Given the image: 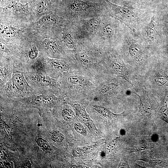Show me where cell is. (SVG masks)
<instances>
[{
	"instance_id": "obj_1",
	"label": "cell",
	"mask_w": 168,
	"mask_h": 168,
	"mask_svg": "<svg viewBox=\"0 0 168 168\" xmlns=\"http://www.w3.org/2000/svg\"><path fill=\"white\" fill-rule=\"evenodd\" d=\"M110 10L111 15L123 23L133 33L142 35L150 21L153 12L129 6H121L105 0Z\"/></svg>"
},
{
	"instance_id": "obj_2",
	"label": "cell",
	"mask_w": 168,
	"mask_h": 168,
	"mask_svg": "<svg viewBox=\"0 0 168 168\" xmlns=\"http://www.w3.org/2000/svg\"><path fill=\"white\" fill-rule=\"evenodd\" d=\"M4 88L7 91L18 94L26 93L32 89L26 82L23 73L17 71L13 72Z\"/></svg>"
},
{
	"instance_id": "obj_3",
	"label": "cell",
	"mask_w": 168,
	"mask_h": 168,
	"mask_svg": "<svg viewBox=\"0 0 168 168\" xmlns=\"http://www.w3.org/2000/svg\"><path fill=\"white\" fill-rule=\"evenodd\" d=\"M112 68L114 72L118 75L126 80H128V72L125 66L118 61H114L111 64Z\"/></svg>"
},
{
	"instance_id": "obj_4",
	"label": "cell",
	"mask_w": 168,
	"mask_h": 168,
	"mask_svg": "<svg viewBox=\"0 0 168 168\" xmlns=\"http://www.w3.org/2000/svg\"><path fill=\"white\" fill-rule=\"evenodd\" d=\"M32 80L40 85L44 87H48L52 85L51 78L45 74L38 72L32 76Z\"/></svg>"
},
{
	"instance_id": "obj_5",
	"label": "cell",
	"mask_w": 168,
	"mask_h": 168,
	"mask_svg": "<svg viewBox=\"0 0 168 168\" xmlns=\"http://www.w3.org/2000/svg\"><path fill=\"white\" fill-rule=\"evenodd\" d=\"M94 5L86 1L77 0L70 5L71 9L75 12H81L92 8Z\"/></svg>"
},
{
	"instance_id": "obj_6",
	"label": "cell",
	"mask_w": 168,
	"mask_h": 168,
	"mask_svg": "<svg viewBox=\"0 0 168 168\" xmlns=\"http://www.w3.org/2000/svg\"><path fill=\"white\" fill-rule=\"evenodd\" d=\"M46 61L50 66L57 70L64 72L68 70V66L64 63L59 60L47 58Z\"/></svg>"
},
{
	"instance_id": "obj_7",
	"label": "cell",
	"mask_w": 168,
	"mask_h": 168,
	"mask_svg": "<svg viewBox=\"0 0 168 168\" xmlns=\"http://www.w3.org/2000/svg\"><path fill=\"white\" fill-rule=\"evenodd\" d=\"M28 4H23L16 2H13L7 6L3 8L4 12H24L28 9Z\"/></svg>"
},
{
	"instance_id": "obj_8",
	"label": "cell",
	"mask_w": 168,
	"mask_h": 168,
	"mask_svg": "<svg viewBox=\"0 0 168 168\" xmlns=\"http://www.w3.org/2000/svg\"><path fill=\"white\" fill-rule=\"evenodd\" d=\"M56 22V18L52 13L43 16L39 21V24L44 27L52 26L55 25Z\"/></svg>"
},
{
	"instance_id": "obj_9",
	"label": "cell",
	"mask_w": 168,
	"mask_h": 168,
	"mask_svg": "<svg viewBox=\"0 0 168 168\" xmlns=\"http://www.w3.org/2000/svg\"><path fill=\"white\" fill-rule=\"evenodd\" d=\"M74 108L78 117L83 123L88 124L91 121L89 116L86 112L84 107L79 104H75Z\"/></svg>"
},
{
	"instance_id": "obj_10",
	"label": "cell",
	"mask_w": 168,
	"mask_h": 168,
	"mask_svg": "<svg viewBox=\"0 0 168 168\" xmlns=\"http://www.w3.org/2000/svg\"><path fill=\"white\" fill-rule=\"evenodd\" d=\"M143 94L141 96L137 95L139 97L141 104L140 106V110L142 113L144 114H150L151 111V108L149 103L147 100V95L145 94V92L143 91Z\"/></svg>"
},
{
	"instance_id": "obj_11",
	"label": "cell",
	"mask_w": 168,
	"mask_h": 168,
	"mask_svg": "<svg viewBox=\"0 0 168 168\" xmlns=\"http://www.w3.org/2000/svg\"><path fill=\"white\" fill-rule=\"evenodd\" d=\"M114 27L111 23L106 24L102 29V35L105 39H111L114 36Z\"/></svg>"
},
{
	"instance_id": "obj_12",
	"label": "cell",
	"mask_w": 168,
	"mask_h": 168,
	"mask_svg": "<svg viewBox=\"0 0 168 168\" xmlns=\"http://www.w3.org/2000/svg\"><path fill=\"white\" fill-rule=\"evenodd\" d=\"M0 33L1 35L9 38L14 37L16 35L14 28L4 24H1Z\"/></svg>"
},
{
	"instance_id": "obj_13",
	"label": "cell",
	"mask_w": 168,
	"mask_h": 168,
	"mask_svg": "<svg viewBox=\"0 0 168 168\" xmlns=\"http://www.w3.org/2000/svg\"><path fill=\"white\" fill-rule=\"evenodd\" d=\"M67 80L70 83L74 85H84L88 83V80L85 77L79 76H70Z\"/></svg>"
},
{
	"instance_id": "obj_14",
	"label": "cell",
	"mask_w": 168,
	"mask_h": 168,
	"mask_svg": "<svg viewBox=\"0 0 168 168\" xmlns=\"http://www.w3.org/2000/svg\"><path fill=\"white\" fill-rule=\"evenodd\" d=\"M46 48L51 52L55 53L59 51V46L51 38H47L44 41Z\"/></svg>"
},
{
	"instance_id": "obj_15",
	"label": "cell",
	"mask_w": 168,
	"mask_h": 168,
	"mask_svg": "<svg viewBox=\"0 0 168 168\" xmlns=\"http://www.w3.org/2000/svg\"><path fill=\"white\" fill-rule=\"evenodd\" d=\"M76 58L77 60L86 66H90L92 64L91 59L84 53H77L76 54Z\"/></svg>"
},
{
	"instance_id": "obj_16",
	"label": "cell",
	"mask_w": 168,
	"mask_h": 168,
	"mask_svg": "<svg viewBox=\"0 0 168 168\" xmlns=\"http://www.w3.org/2000/svg\"><path fill=\"white\" fill-rule=\"evenodd\" d=\"M63 39L67 47L71 49H75V45L70 35L67 32H63Z\"/></svg>"
},
{
	"instance_id": "obj_17",
	"label": "cell",
	"mask_w": 168,
	"mask_h": 168,
	"mask_svg": "<svg viewBox=\"0 0 168 168\" xmlns=\"http://www.w3.org/2000/svg\"><path fill=\"white\" fill-rule=\"evenodd\" d=\"M95 110L99 114L105 117H109L112 115V113L106 108L98 105L93 106Z\"/></svg>"
},
{
	"instance_id": "obj_18",
	"label": "cell",
	"mask_w": 168,
	"mask_h": 168,
	"mask_svg": "<svg viewBox=\"0 0 168 168\" xmlns=\"http://www.w3.org/2000/svg\"><path fill=\"white\" fill-rule=\"evenodd\" d=\"M52 140L57 142H60L63 141L64 137L63 134L58 131H54L51 134Z\"/></svg>"
},
{
	"instance_id": "obj_19",
	"label": "cell",
	"mask_w": 168,
	"mask_h": 168,
	"mask_svg": "<svg viewBox=\"0 0 168 168\" xmlns=\"http://www.w3.org/2000/svg\"><path fill=\"white\" fill-rule=\"evenodd\" d=\"M62 114L64 119L68 121L71 120L73 118L74 113L71 109L65 108L62 110Z\"/></svg>"
},
{
	"instance_id": "obj_20",
	"label": "cell",
	"mask_w": 168,
	"mask_h": 168,
	"mask_svg": "<svg viewBox=\"0 0 168 168\" xmlns=\"http://www.w3.org/2000/svg\"><path fill=\"white\" fill-rule=\"evenodd\" d=\"M116 85L113 83H109L104 85L101 88V92L104 94L108 93L114 90Z\"/></svg>"
},
{
	"instance_id": "obj_21",
	"label": "cell",
	"mask_w": 168,
	"mask_h": 168,
	"mask_svg": "<svg viewBox=\"0 0 168 168\" xmlns=\"http://www.w3.org/2000/svg\"><path fill=\"white\" fill-rule=\"evenodd\" d=\"M99 22V20L96 18H92L89 20L87 22V25L89 29L94 31L97 28Z\"/></svg>"
},
{
	"instance_id": "obj_22",
	"label": "cell",
	"mask_w": 168,
	"mask_h": 168,
	"mask_svg": "<svg viewBox=\"0 0 168 168\" xmlns=\"http://www.w3.org/2000/svg\"><path fill=\"white\" fill-rule=\"evenodd\" d=\"M48 0H40L37 7V11L38 13H41L46 7Z\"/></svg>"
},
{
	"instance_id": "obj_23",
	"label": "cell",
	"mask_w": 168,
	"mask_h": 168,
	"mask_svg": "<svg viewBox=\"0 0 168 168\" xmlns=\"http://www.w3.org/2000/svg\"><path fill=\"white\" fill-rule=\"evenodd\" d=\"M74 127L76 131L84 136L86 135V132L83 125L80 123L76 122L74 125Z\"/></svg>"
},
{
	"instance_id": "obj_24",
	"label": "cell",
	"mask_w": 168,
	"mask_h": 168,
	"mask_svg": "<svg viewBox=\"0 0 168 168\" xmlns=\"http://www.w3.org/2000/svg\"><path fill=\"white\" fill-rule=\"evenodd\" d=\"M38 54V51L35 46L32 47L29 51L28 56L31 59H34L36 58Z\"/></svg>"
},
{
	"instance_id": "obj_25",
	"label": "cell",
	"mask_w": 168,
	"mask_h": 168,
	"mask_svg": "<svg viewBox=\"0 0 168 168\" xmlns=\"http://www.w3.org/2000/svg\"><path fill=\"white\" fill-rule=\"evenodd\" d=\"M161 117L168 123V110L166 107L162 106L160 110Z\"/></svg>"
},
{
	"instance_id": "obj_26",
	"label": "cell",
	"mask_w": 168,
	"mask_h": 168,
	"mask_svg": "<svg viewBox=\"0 0 168 168\" xmlns=\"http://www.w3.org/2000/svg\"><path fill=\"white\" fill-rule=\"evenodd\" d=\"M33 69L38 72H40L44 68V65L40 62L37 61L32 66Z\"/></svg>"
},
{
	"instance_id": "obj_27",
	"label": "cell",
	"mask_w": 168,
	"mask_h": 168,
	"mask_svg": "<svg viewBox=\"0 0 168 168\" xmlns=\"http://www.w3.org/2000/svg\"><path fill=\"white\" fill-rule=\"evenodd\" d=\"M36 142L38 145L41 147L46 148L49 147V144L45 140L42 138H38Z\"/></svg>"
},
{
	"instance_id": "obj_28",
	"label": "cell",
	"mask_w": 168,
	"mask_h": 168,
	"mask_svg": "<svg viewBox=\"0 0 168 168\" xmlns=\"http://www.w3.org/2000/svg\"><path fill=\"white\" fill-rule=\"evenodd\" d=\"M166 79L167 78L165 76L159 74L157 77H156V82L159 85H160L161 81V85L166 83Z\"/></svg>"
},
{
	"instance_id": "obj_29",
	"label": "cell",
	"mask_w": 168,
	"mask_h": 168,
	"mask_svg": "<svg viewBox=\"0 0 168 168\" xmlns=\"http://www.w3.org/2000/svg\"><path fill=\"white\" fill-rule=\"evenodd\" d=\"M136 2H152L153 0H134Z\"/></svg>"
},
{
	"instance_id": "obj_30",
	"label": "cell",
	"mask_w": 168,
	"mask_h": 168,
	"mask_svg": "<svg viewBox=\"0 0 168 168\" xmlns=\"http://www.w3.org/2000/svg\"><path fill=\"white\" fill-rule=\"evenodd\" d=\"M34 0V1H37V0Z\"/></svg>"
}]
</instances>
